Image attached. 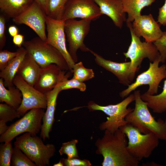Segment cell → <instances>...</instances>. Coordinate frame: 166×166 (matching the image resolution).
<instances>
[{
  "instance_id": "1",
  "label": "cell",
  "mask_w": 166,
  "mask_h": 166,
  "mask_svg": "<svg viewBox=\"0 0 166 166\" xmlns=\"http://www.w3.org/2000/svg\"><path fill=\"white\" fill-rule=\"evenodd\" d=\"M101 138L95 143L96 153L102 155L103 166H138L139 161L134 158L127 149L126 136L120 129L113 133L105 131Z\"/></svg>"
},
{
  "instance_id": "2",
  "label": "cell",
  "mask_w": 166,
  "mask_h": 166,
  "mask_svg": "<svg viewBox=\"0 0 166 166\" xmlns=\"http://www.w3.org/2000/svg\"><path fill=\"white\" fill-rule=\"evenodd\" d=\"M133 94L135 107L126 116L125 120L142 133L152 132L160 140L166 141V118L156 120L150 112L147 103L142 99L140 91L135 90Z\"/></svg>"
},
{
  "instance_id": "3",
  "label": "cell",
  "mask_w": 166,
  "mask_h": 166,
  "mask_svg": "<svg viewBox=\"0 0 166 166\" xmlns=\"http://www.w3.org/2000/svg\"><path fill=\"white\" fill-rule=\"evenodd\" d=\"M119 129L128 138L127 149L128 152L139 162L149 157L159 145V139L152 132L142 133L138 129L129 123Z\"/></svg>"
},
{
  "instance_id": "4",
  "label": "cell",
  "mask_w": 166,
  "mask_h": 166,
  "mask_svg": "<svg viewBox=\"0 0 166 166\" xmlns=\"http://www.w3.org/2000/svg\"><path fill=\"white\" fill-rule=\"evenodd\" d=\"M14 146L19 148L36 166H49L56 151L53 144H45L41 138L29 132L16 137Z\"/></svg>"
},
{
  "instance_id": "5",
  "label": "cell",
  "mask_w": 166,
  "mask_h": 166,
  "mask_svg": "<svg viewBox=\"0 0 166 166\" xmlns=\"http://www.w3.org/2000/svg\"><path fill=\"white\" fill-rule=\"evenodd\" d=\"M134 101V94H131L121 102L115 105L102 106L93 101H90L87 107L90 111H101L108 116L107 120L100 125L99 128L101 130H107L113 133L120 127L128 123L125 119V117L133 109L128 108V106Z\"/></svg>"
},
{
  "instance_id": "6",
  "label": "cell",
  "mask_w": 166,
  "mask_h": 166,
  "mask_svg": "<svg viewBox=\"0 0 166 166\" xmlns=\"http://www.w3.org/2000/svg\"><path fill=\"white\" fill-rule=\"evenodd\" d=\"M22 45L41 68L54 64L63 70L69 71L67 62L61 53L39 37L24 41Z\"/></svg>"
},
{
  "instance_id": "7",
  "label": "cell",
  "mask_w": 166,
  "mask_h": 166,
  "mask_svg": "<svg viewBox=\"0 0 166 166\" xmlns=\"http://www.w3.org/2000/svg\"><path fill=\"white\" fill-rule=\"evenodd\" d=\"M45 113L43 109H31L21 119L9 126L7 131L1 135L0 142H11L21 134L29 132L33 136H36L42 128V121Z\"/></svg>"
},
{
  "instance_id": "8",
  "label": "cell",
  "mask_w": 166,
  "mask_h": 166,
  "mask_svg": "<svg viewBox=\"0 0 166 166\" xmlns=\"http://www.w3.org/2000/svg\"><path fill=\"white\" fill-rule=\"evenodd\" d=\"M92 21L81 19H70L65 21V31L68 43V51L74 62L78 61L77 52L80 49L83 52H89L84 43L88 34Z\"/></svg>"
},
{
  "instance_id": "9",
  "label": "cell",
  "mask_w": 166,
  "mask_h": 166,
  "mask_svg": "<svg viewBox=\"0 0 166 166\" xmlns=\"http://www.w3.org/2000/svg\"><path fill=\"white\" fill-rule=\"evenodd\" d=\"M131 23H126L130 30L131 40L127 52L123 54L126 58L130 60L132 69L136 73L144 58H147L153 62L160 59V56L153 43L142 42L140 38L136 36L132 29Z\"/></svg>"
},
{
  "instance_id": "10",
  "label": "cell",
  "mask_w": 166,
  "mask_h": 166,
  "mask_svg": "<svg viewBox=\"0 0 166 166\" xmlns=\"http://www.w3.org/2000/svg\"><path fill=\"white\" fill-rule=\"evenodd\" d=\"M160 59L153 62H150L148 69L139 75L135 81L128 86V88L119 93L122 98L128 96L132 91L143 85H148L149 88L146 92L151 95L157 93L161 81L166 78V65L163 64L159 66Z\"/></svg>"
},
{
  "instance_id": "11",
  "label": "cell",
  "mask_w": 166,
  "mask_h": 166,
  "mask_svg": "<svg viewBox=\"0 0 166 166\" xmlns=\"http://www.w3.org/2000/svg\"><path fill=\"white\" fill-rule=\"evenodd\" d=\"M47 32L46 42L51 45L62 54L67 62L69 71L73 73L75 63L67 49L65 31V21L54 19L48 16L46 18Z\"/></svg>"
},
{
  "instance_id": "12",
  "label": "cell",
  "mask_w": 166,
  "mask_h": 166,
  "mask_svg": "<svg viewBox=\"0 0 166 166\" xmlns=\"http://www.w3.org/2000/svg\"><path fill=\"white\" fill-rule=\"evenodd\" d=\"M13 83L22 94V101L17 109L21 116L24 115L28 111L33 109H46L47 97L45 94L28 84L17 74L13 79Z\"/></svg>"
},
{
  "instance_id": "13",
  "label": "cell",
  "mask_w": 166,
  "mask_h": 166,
  "mask_svg": "<svg viewBox=\"0 0 166 166\" xmlns=\"http://www.w3.org/2000/svg\"><path fill=\"white\" fill-rule=\"evenodd\" d=\"M46 16L40 6L34 1L24 12L13 18V21L16 24H25L29 27L38 37L46 42Z\"/></svg>"
},
{
  "instance_id": "14",
  "label": "cell",
  "mask_w": 166,
  "mask_h": 166,
  "mask_svg": "<svg viewBox=\"0 0 166 166\" xmlns=\"http://www.w3.org/2000/svg\"><path fill=\"white\" fill-rule=\"evenodd\" d=\"M102 15L93 0H70L66 4L61 20L77 18L95 20Z\"/></svg>"
},
{
  "instance_id": "15",
  "label": "cell",
  "mask_w": 166,
  "mask_h": 166,
  "mask_svg": "<svg viewBox=\"0 0 166 166\" xmlns=\"http://www.w3.org/2000/svg\"><path fill=\"white\" fill-rule=\"evenodd\" d=\"M67 71L54 64L41 68L34 87L45 94L68 79L72 73L69 71L66 73Z\"/></svg>"
},
{
  "instance_id": "16",
  "label": "cell",
  "mask_w": 166,
  "mask_h": 166,
  "mask_svg": "<svg viewBox=\"0 0 166 166\" xmlns=\"http://www.w3.org/2000/svg\"><path fill=\"white\" fill-rule=\"evenodd\" d=\"M132 22L131 27L134 34L140 38L143 37L146 42L153 43L166 34V31L161 30L160 24L151 14L141 15Z\"/></svg>"
},
{
  "instance_id": "17",
  "label": "cell",
  "mask_w": 166,
  "mask_h": 166,
  "mask_svg": "<svg viewBox=\"0 0 166 166\" xmlns=\"http://www.w3.org/2000/svg\"><path fill=\"white\" fill-rule=\"evenodd\" d=\"M89 52L94 56L96 63L114 74L120 83L127 86L131 84L136 73L132 69L130 61L121 63L114 62L105 59L91 49Z\"/></svg>"
},
{
  "instance_id": "18",
  "label": "cell",
  "mask_w": 166,
  "mask_h": 166,
  "mask_svg": "<svg viewBox=\"0 0 166 166\" xmlns=\"http://www.w3.org/2000/svg\"><path fill=\"white\" fill-rule=\"evenodd\" d=\"M60 84L45 94L47 97V107L42 118L40 134L41 138L44 141L46 139L49 138V133L52 130L55 121L54 116L57 100L59 93L61 91Z\"/></svg>"
},
{
  "instance_id": "19",
  "label": "cell",
  "mask_w": 166,
  "mask_h": 166,
  "mask_svg": "<svg viewBox=\"0 0 166 166\" xmlns=\"http://www.w3.org/2000/svg\"><path fill=\"white\" fill-rule=\"evenodd\" d=\"M99 6L102 15L109 17L114 25L121 29L126 22V13L121 0H93Z\"/></svg>"
},
{
  "instance_id": "20",
  "label": "cell",
  "mask_w": 166,
  "mask_h": 166,
  "mask_svg": "<svg viewBox=\"0 0 166 166\" xmlns=\"http://www.w3.org/2000/svg\"><path fill=\"white\" fill-rule=\"evenodd\" d=\"M41 68L28 52L21 63L17 74L30 85L34 86Z\"/></svg>"
},
{
  "instance_id": "21",
  "label": "cell",
  "mask_w": 166,
  "mask_h": 166,
  "mask_svg": "<svg viewBox=\"0 0 166 166\" xmlns=\"http://www.w3.org/2000/svg\"><path fill=\"white\" fill-rule=\"evenodd\" d=\"M17 51L18 52L17 55L8 62L3 69L0 71V78L3 79L5 86L7 88L14 85L13 79L21 63L28 52L23 46L18 48Z\"/></svg>"
},
{
  "instance_id": "22",
  "label": "cell",
  "mask_w": 166,
  "mask_h": 166,
  "mask_svg": "<svg viewBox=\"0 0 166 166\" xmlns=\"http://www.w3.org/2000/svg\"><path fill=\"white\" fill-rule=\"evenodd\" d=\"M34 2V0H0V9L13 18L26 10Z\"/></svg>"
},
{
  "instance_id": "23",
  "label": "cell",
  "mask_w": 166,
  "mask_h": 166,
  "mask_svg": "<svg viewBox=\"0 0 166 166\" xmlns=\"http://www.w3.org/2000/svg\"><path fill=\"white\" fill-rule=\"evenodd\" d=\"M22 99V94L20 90L14 85L6 88L4 81L0 78V101L18 109Z\"/></svg>"
},
{
  "instance_id": "24",
  "label": "cell",
  "mask_w": 166,
  "mask_h": 166,
  "mask_svg": "<svg viewBox=\"0 0 166 166\" xmlns=\"http://www.w3.org/2000/svg\"><path fill=\"white\" fill-rule=\"evenodd\" d=\"M141 97L154 113L161 114L166 112V79L164 82L163 90L160 94L151 95L146 92L141 94Z\"/></svg>"
},
{
  "instance_id": "25",
  "label": "cell",
  "mask_w": 166,
  "mask_h": 166,
  "mask_svg": "<svg viewBox=\"0 0 166 166\" xmlns=\"http://www.w3.org/2000/svg\"><path fill=\"white\" fill-rule=\"evenodd\" d=\"M156 0H121L124 11L128 14L126 23L132 22L141 15V10L150 6Z\"/></svg>"
},
{
  "instance_id": "26",
  "label": "cell",
  "mask_w": 166,
  "mask_h": 166,
  "mask_svg": "<svg viewBox=\"0 0 166 166\" xmlns=\"http://www.w3.org/2000/svg\"><path fill=\"white\" fill-rule=\"evenodd\" d=\"M70 0H49L46 14L54 19L61 20L66 6Z\"/></svg>"
},
{
  "instance_id": "27",
  "label": "cell",
  "mask_w": 166,
  "mask_h": 166,
  "mask_svg": "<svg viewBox=\"0 0 166 166\" xmlns=\"http://www.w3.org/2000/svg\"><path fill=\"white\" fill-rule=\"evenodd\" d=\"M73 73L72 78L81 82L88 81L94 77L93 70L85 67L81 61L75 64L73 68Z\"/></svg>"
},
{
  "instance_id": "28",
  "label": "cell",
  "mask_w": 166,
  "mask_h": 166,
  "mask_svg": "<svg viewBox=\"0 0 166 166\" xmlns=\"http://www.w3.org/2000/svg\"><path fill=\"white\" fill-rule=\"evenodd\" d=\"M11 165L12 166H36L19 148L15 146L13 148Z\"/></svg>"
},
{
  "instance_id": "29",
  "label": "cell",
  "mask_w": 166,
  "mask_h": 166,
  "mask_svg": "<svg viewBox=\"0 0 166 166\" xmlns=\"http://www.w3.org/2000/svg\"><path fill=\"white\" fill-rule=\"evenodd\" d=\"M21 116L17 109L6 103L0 104V120L6 123L12 121L16 118H19Z\"/></svg>"
},
{
  "instance_id": "30",
  "label": "cell",
  "mask_w": 166,
  "mask_h": 166,
  "mask_svg": "<svg viewBox=\"0 0 166 166\" xmlns=\"http://www.w3.org/2000/svg\"><path fill=\"white\" fill-rule=\"evenodd\" d=\"M13 148L11 142L4 143L0 144V166L11 165Z\"/></svg>"
},
{
  "instance_id": "31",
  "label": "cell",
  "mask_w": 166,
  "mask_h": 166,
  "mask_svg": "<svg viewBox=\"0 0 166 166\" xmlns=\"http://www.w3.org/2000/svg\"><path fill=\"white\" fill-rule=\"evenodd\" d=\"M78 141L77 140L73 139L69 141L63 143L59 150L60 155L65 154L67 155L68 159L79 158L76 147V144Z\"/></svg>"
},
{
  "instance_id": "32",
  "label": "cell",
  "mask_w": 166,
  "mask_h": 166,
  "mask_svg": "<svg viewBox=\"0 0 166 166\" xmlns=\"http://www.w3.org/2000/svg\"><path fill=\"white\" fill-rule=\"evenodd\" d=\"M61 91L72 89H77L82 92L86 89V85L83 82H81L76 79L72 78L67 79L61 82L60 84Z\"/></svg>"
},
{
  "instance_id": "33",
  "label": "cell",
  "mask_w": 166,
  "mask_h": 166,
  "mask_svg": "<svg viewBox=\"0 0 166 166\" xmlns=\"http://www.w3.org/2000/svg\"><path fill=\"white\" fill-rule=\"evenodd\" d=\"M159 52L161 62L164 63L166 61V34L153 42Z\"/></svg>"
},
{
  "instance_id": "34",
  "label": "cell",
  "mask_w": 166,
  "mask_h": 166,
  "mask_svg": "<svg viewBox=\"0 0 166 166\" xmlns=\"http://www.w3.org/2000/svg\"><path fill=\"white\" fill-rule=\"evenodd\" d=\"M18 52H11L7 50H0V70L3 69L7 65L8 62L15 57Z\"/></svg>"
},
{
  "instance_id": "35",
  "label": "cell",
  "mask_w": 166,
  "mask_h": 166,
  "mask_svg": "<svg viewBox=\"0 0 166 166\" xmlns=\"http://www.w3.org/2000/svg\"><path fill=\"white\" fill-rule=\"evenodd\" d=\"M61 160L64 166H91L92 165L88 160H81L78 158H63Z\"/></svg>"
},
{
  "instance_id": "36",
  "label": "cell",
  "mask_w": 166,
  "mask_h": 166,
  "mask_svg": "<svg viewBox=\"0 0 166 166\" xmlns=\"http://www.w3.org/2000/svg\"><path fill=\"white\" fill-rule=\"evenodd\" d=\"M6 19L3 14L0 15V49L2 50L5 45L6 37L5 34Z\"/></svg>"
},
{
  "instance_id": "37",
  "label": "cell",
  "mask_w": 166,
  "mask_h": 166,
  "mask_svg": "<svg viewBox=\"0 0 166 166\" xmlns=\"http://www.w3.org/2000/svg\"><path fill=\"white\" fill-rule=\"evenodd\" d=\"M157 22L160 25L166 26V0L164 4L159 9Z\"/></svg>"
},
{
  "instance_id": "38",
  "label": "cell",
  "mask_w": 166,
  "mask_h": 166,
  "mask_svg": "<svg viewBox=\"0 0 166 166\" xmlns=\"http://www.w3.org/2000/svg\"><path fill=\"white\" fill-rule=\"evenodd\" d=\"M24 36L22 34H18L13 37V43L18 48L22 47L24 42Z\"/></svg>"
},
{
  "instance_id": "39",
  "label": "cell",
  "mask_w": 166,
  "mask_h": 166,
  "mask_svg": "<svg viewBox=\"0 0 166 166\" xmlns=\"http://www.w3.org/2000/svg\"><path fill=\"white\" fill-rule=\"evenodd\" d=\"M41 7L46 14L49 0H34Z\"/></svg>"
},
{
  "instance_id": "40",
  "label": "cell",
  "mask_w": 166,
  "mask_h": 166,
  "mask_svg": "<svg viewBox=\"0 0 166 166\" xmlns=\"http://www.w3.org/2000/svg\"><path fill=\"white\" fill-rule=\"evenodd\" d=\"M8 31L10 35L13 37L18 34L19 32L18 28L14 25L10 26L8 29Z\"/></svg>"
},
{
  "instance_id": "41",
  "label": "cell",
  "mask_w": 166,
  "mask_h": 166,
  "mask_svg": "<svg viewBox=\"0 0 166 166\" xmlns=\"http://www.w3.org/2000/svg\"><path fill=\"white\" fill-rule=\"evenodd\" d=\"M6 122L0 120V135L5 133L8 129L9 126H8Z\"/></svg>"
},
{
  "instance_id": "42",
  "label": "cell",
  "mask_w": 166,
  "mask_h": 166,
  "mask_svg": "<svg viewBox=\"0 0 166 166\" xmlns=\"http://www.w3.org/2000/svg\"><path fill=\"white\" fill-rule=\"evenodd\" d=\"M53 166H64L61 160H60V161L56 164H53Z\"/></svg>"
}]
</instances>
